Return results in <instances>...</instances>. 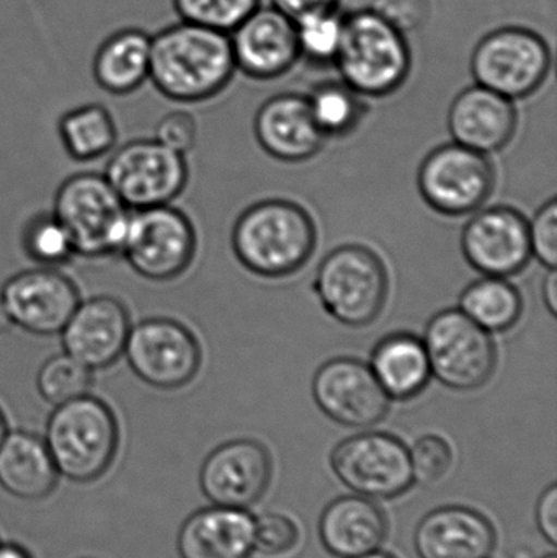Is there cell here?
<instances>
[{"label":"cell","mask_w":557,"mask_h":558,"mask_svg":"<svg viewBox=\"0 0 557 558\" xmlns=\"http://www.w3.org/2000/svg\"><path fill=\"white\" fill-rule=\"evenodd\" d=\"M229 39L235 69L258 81L287 74L300 58L296 26L275 7H257L229 33Z\"/></svg>","instance_id":"cell-19"},{"label":"cell","mask_w":557,"mask_h":558,"mask_svg":"<svg viewBox=\"0 0 557 558\" xmlns=\"http://www.w3.org/2000/svg\"><path fill=\"white\" fill-rule=\"evenodd\" d=\"M0 558H32L23 547L16 544H0Z\"/></svg>","instance_id":"cell-43"},{"label":"cell","mask_w":557,"mask_h":558,"mask_svg":"<svg viewBox=\"0 0 557 558\" xmlns=\"http://www.w3.org/2000/svg\"><path fill=\"white\" fill-rule=\"evenodd\" d=\"M360 97L343 82H326L307 95L311 114L326 140L349 136L362 124L366 108Z\"/></svg>","instance_id":"cell-30"},{"label":"cell","mask_w":557,"mask_h":558,"mask_svg":"<svg viewBox=\"0 0 557 558\" xmlns=\"http://www.w3.org/2000/svg\"><path fill=\"white\" fill-rule=\"evenodd\" d=\"M461 251L484 277L519 275L533 257L529 219L509 206L481 209L463 228Z\"/></svg>","instance_id":"cell-16"},{"label":"cell","mask_w":557,"mask_h":558,"mask_svg":"<svg viewBox=\"0 0 557 558\" xmlns=\"http://www.w3.org/2000/svg\"><path fill=\"white\" fill-rule=\"evenodd\" d=\"M460 311L489 333H500L522 317L523 299L509 279L483 275L461 292Z\"/></svg>","instance_id":"cell-29"},{"label":"cell","mask_w":557,"mask_h":558,"mask_svg":"<svg viewBox=\"0 0 557 558\" xmlns=\"http://www.w3.org/2000/svg\"><path fill=\"white\" fill-rule=\"evenodd\" d=\"M105 179L131 209L170 205L189 182L185 156L154 140H136L114 150Z\"/></svg>","instance_id":"cell-11"},{"label":"cell","mask_w":557,"mask_h":558,"mask_svg":"<svg viewBox=\"0 0 557 558\" xmlns=\"http://www.w3.org/2000/svg\"><path fill=\"white\" fill-rule=\"evenodd\" d=\"M545 558H556V556H549V557H545Z\"/></svg>","instance_id":"cell-48"},{"label":"cell","mask_w":557,"mask_h":558,"mask_svg":"<svg viewBox=\"0 0 557 558\" xmlns=\"http://www.w3.org/2000/svg\"><path fill=\"white\" fill-rule=\"evenodd\" d=\"M43 439L59 475L85 484L97 481L110 468L120 429L113 410L87 393L55 407Z\"/></svg>","instance_id":"cell-4"},{"label":"cell","mask_w":557,"mask_h":558,"mask_svg":"<svg viewBox=\"0 0 557 558\" xmlns=\"http://www.w3.org/2000/svg\"><path fill=\"white\" fill-rule=\"evenodd\" d=\"M234 71L229 33L182 20L150 36L149 81L169 100H209L228 87Z\"/></svg>","instance_id":"cell-1"},{"label":"cell","mask_w":557,"mask_h":558,"mask_svg":"<svg viewBox=\"0 0 557 558\" xmlns=\"http://www.w3.org/2000/svg\"><path fill=\"white\" fill-rule=\"evenodd\" d=\"M150 35L140 28L111 33L95 51L92 74L101 90L124 97L149 81Z\"/></svg>","instance_id":"cell-26"},{"label":"cell","mask_w":557,"mask_h":558,"mask_svg":"<svg viewBox=\"0 0 557 558\" xmlns=\"http://www.w3.org/2000/svg\"><path fill=\"white\" fill-rule=\"evenodd\" d=\"M517 124L513 100L477 84L461 92L448 111V130L455 143L481 154L509 146Z\"/></svg>","instance_id":"cell-20"},{"label":"cell","mask_w":557,"mask_h":558,"mask_svg":"<svg viewBox=\"0 0 557 558\" xmlns=\"http://www.w3.org/2000/svg\"><path fill=\"white\" fill-rule=\"evenodd\" d=\"M183 22L231 33L244 22L261 0H172Z\"/></svg>","instance_id":"cell-34"},{"label":"cell","mask_w":557,"mask_h":558,"mask_svg":"<svg viewBox=\"0 0 557 558\" xmlns=\"http://www.w3.org/2000/svg\"><path fill=\"white\" fill-rule=\"evenodd\" d=\"M512 558H533L532 550L525 549H517L516 553L512 554Z\"/></svg>","instance_id":"cell-46"},{"label":"cell","mask_w":557,"mask_h":558,"mask_svg":"<svg viewBox=\"0 0 557 558\" xmlns=\"http://www.w3.org/2000/svg\"><path fill=\"white\" fill-rule=\"evenodd\" d=\"M131 327L130 312L120 299L95 295L78 302L59 333L62 350L88 369H107L123 357Z\"/></svg>","instance_id":"cell-18"},{"label":"cell","mask_w":557,"mask_h":558,"mask_svg":"<svg viewBox=\"0 0 557 558\" xmlns=\"http://www.w3.org/2000/svg\"><path fill=\"white\" fill-rule=\"evenodd\" d=\"M332 469L347 487L373 500L399 497L414 482L408 448L386 433H363L340 442Z\"/></svg>","instance_id":"cell-13"},{"label":"cell","mask_w":557,"mask_h":558,"mask_svg":"<svg viewBox=\"0 0 557 558\" xmlns=\"http://www.w3.org/2000/svg\"><path fill=\"white\" fill-rule=\"evenodd\" d=\"M320 539L332 556L356 558L376 553L388 531L385 514L363 497L332 501L320 518Z\"/></svg>","instance_id":"cell-24"},{"label":"cell","mask_w":557,"mask_h":558,"mask_svg":"<svg viewBox=\"0 0 557 558\" xmlns=\"http://www.w3.org/2000/svg\"><path fill=\"white\" fill-rule=\"evenodd\" d=\"M254 130L262 149L283 162L313 159L326 143L306 95L280 94L265 101L255 114Z\"/></svg>","instance_id":"cell-21"},{"label":"cell","mask_w":557,"mask_h":558,"mask_svg":"<svg viewBox=\"0 0 557 558\" xmlns=\"http://www.w3.org/2000/svg\"><path fill=\"white\" fill-rule=\"evenodd\" d=\"M0 301L13 325L38 335H59L81 302V292L58 268L20 271L3 282Z\"/></svg>","instance_id":"cell-14"},{"label":"cell","mask_w":557,"mask_h":558,"mask_svg":"<svg viewBox=\"0 0 557 558\" xmlns=\"http://www.w3.org/2000/svg\"><path fill=\"white\" fill-rule=\"evenodd\" d=\"M92 384L94 371L64 351L48 357L36 374V389L41 399L52 407L87 396Z\"/></svg>","instance_id":"cell-31"},{"label":"cell","mask_w":557,"mask_h":558,"mask_svg":"<svg viewBox=\"0 0 557 558\" xmlns=\"http://www.w3.org/2000/svg\"><path fill=\"white\" fill-rule=\"evenodd\" d=\"M313 396L330 420L349 428L375 426L391 403L370 364L349 356L334 357L317 369Z\"/></svg>","instance_id":"cell-15"},{"label":"cell","mask_w":557,"mask_h":558,"mask_svg":"<svg viewBox=\"0 0 557 558\" xmlns=\"http://www.w3.org/2000/svg\"><path fill=\"white\" fill-rule=\"evenodd\" d=\"M300 56L329 64L336 59L343 32V16L337 10L311 13L294 22Z\"/></svg>","instance_id":"cell-33"},{"label":"cell","mask_w":557,"mask_h":558,"mask_svg":"<svg viewBox=\"0 0 557 558\" xmlns=\"http://www.w3.org/2000/svg\"><path fill=\"white\" fill-rule=\"evenodd\" d=\"M346 85L359 95L386 97L404 84L411 51L404 33L372 9L343 16L342 39L334 59Z\"/></svg>","instance_id":"cell-3"},{"label":"cell","mask_w":557,"mask_h":558,"mask_svg":"<svg viewBox=\"0 0 557 558\" xmlns=\"http://www.w3.org/2000/svg\"><path fill=\"white\" fill-rule=\"evenodd\" d=\"M536 521L546 541L557 544V487L553 485L540 498Z\"/></svg>","instance_id":"cell-40"},{"label":"cell","mask_w":557,"mask_h":558,"mask_svg":"<svg viewBox=\"0 0 557 558\" xmlns=\"http://www.w3.org/2000/svg\"><path fill=\"white\" fill-rule=\"evenodd\" d=\"M356 558H395V557L388 556V554L372 553V554H368V556L356 557Z\"/></svg>","instance_id":"cell-47"},{"label":"cell","mask_w":557,"mask_h":558,"mask_svg":"<svg viewBox=\"0 0 557 558\" xmlns=\"http://www.w3.org/2000/svg\"><path fill=\"white\" fill-rule=\"evenodd\" d=\"M530 245L533 257L546 268L557 265V199H549L529 221Z\"/></svg>","instance_id":"cell-37"},{"label":"cell","mask_w":557,"mask_h":558,"mask_svg":"<svg viewBox=\"0 0 557 558\" xmlns=\"http://www.w3.org/2000/svg\"><path fill=\"white\" fill-rule=\"evenodd\" d=\"M7 433H9V428H7V420L5 415H3L2 410H0V442L5 438Z\"/></svg>","instance_id":"cell-45"},{"label":"cell","mask_w":557,"mask_h":558,"mask_svg":"<svg viewBox=\"0 0 557 558\" xmlns=\"http://www.w3.org/2000/svg\"><path fill=\"white\" fill-rule=\"evenodd\" d=\"M271 478V458L261 442L235 439L216 448L203 462L199 485L216 507H252Z\"/></svg>","instance_id":"cell-17"},{"label":"cell","mask_w":557,"mask_h":558,"mask_svg":"<svg viewBox=\"0 0 557 558\" xmlns=\"http://www.w3.org/2000/svg\"><path fill=\"white\" fill-rule=\"evenodd\" d=\"M496 544L493 524L477 511L447 507L432 511L415 533L421 558H487Z\"/></svg>","instance_id":"cell-22"},{"label":"cell","mask_w":557,"mask_h":558,"mask_svg":"<svg viewBox=\"0 0 557 558\" xmlns=\"http://www.w3.org/2000/svg\"><path fill=\"white\" fill-rule=\"evenodd\" d=\"M409 454H411L412 477L425 487L440 482L453 464L450 445L437 435H427L419 439Z\"/></svg>","instance_id":"cell-35"},{"label":"cell","mask_w":557,"mask_h":558,"mask_svg":"<svg viewBox=\"0 0 557 558\" xmlns=\"http://www.w3.org/2000/svg\"><path fill=\"white\" fill-rule=\"evenodd\" d=\"M12 327V320H10L9 314H7L5 307H3L2 301H0V338L9 333Z\"/></svg>","instance_id":"cell-44"},{"label":"cell","mask_w":557,"mask_h":558,"mask_svg":"<svg viewBox=\"0 0 557 558\" xmlns=\"http://www.w3.org/2000/svg\"><path fill=\"white\" fill-rule=\"evenodd\" d=\"M52 215L64 226L75 255L104 258L120 255L131 209L104 173L82 172L59 185Z\"/></svg>","instance_id":"cell-6"},{"label":"cell","mask_w":557,"mask_h":558,"mask_svg":"<svg viewBox=\"0 0 557 558\" xmlns=\"http://www.w3.org/2000/svg\"><path fill=\"white\" fill-rule=\"evenodd\" d=\"M543 299H545L546 307L552 312V315L557 314V274L556 268H549L546 275L545 282H543Z\"/></svg>","instance_id":"cell-42"},{"label":"cell","mask_w":557,"mask_h":558,"mask_svg":"<svg viewBox=\"0 0 557 558\" xmlns=\"http://www.w3.org/2000/svg\"><path fill=\"white\" fill-rule=\"evenodd\" d=\"M496 182L493 162L486 154L458 143L432 150L419 170L422 198L445 216H467L489 198Z\"/></svg>","instance_id":"cell-12"},{"label":"cell","mask_w":557,"mask_h":558,"mask_svg":"<svg viewBox=\"0 0 557 558\" xmlns=\"http://www.w3.org/2000/svg\"><path fill=\"white\" fill-rule=\"evenodd\" d=\"M58 133L65 153L77 162H92L108 156L118 137L110 110L100 104L81 105L62 114Z\"/></svg>","instance_id":"cell-28"},{"label":"cell","mask_w":557,"mask_h":558,"mask_svg":"<svg viewBox=\"0 0 557 558\" xmlns=\"http://www.w3.org/2000/svg\"><path fill=\"white\" fill-rule=\"evenodd\" d=\"M296 524L281 514H265L254 523V547L264 556H283L298 544Z\"/></svg>","instance_id":"cell-36"},{"label":"cell","mask_w":557,"mask_h":558,"mask_svg":"<svg viewBox=\"0 0 557 558\" xmlns=\"http://www.w3.org/2000/svg\"><path fill=\"white\" fill-rule=\"evenodd\" d=\"M372 10L399 32H414L427 22L428 0H373Z\"/></svg>","instance_id":"cell-39"},{"label":"cell","mask_w":557,"mask_h":558,"mask_svg":"<svg viewBox=\"0 0 557 558\" xmlns=\"http://www.w3.org/2000/svg\"><path fill=\"white\" fill-rule=\"evenodd\" d=\"M314 292L327 314L339 324L366 327L382 315L388 301V268L365 245H340L317 267Z\"/></svg>","instance_id":"cell-5"},{"label":"cell","mask_w":557,"mask_h":558,"mask_svg":"<svg viewBox=\"0 0 557 558\" xmlns=\"http://www.w3.org/2000/svg\"><path fill=\"white\" fill-rule=\"evenodd\" d=\"M182 558H249L254 549V521L234 508H208L183 523L177 539Z\"/></svg>","instance_id":"cell-23"},{"label":"cell","mask_w":557,"mask_h":558,"mask_svg":"<svg viewBox=\"0 0 557 558\" xmlns=\"http://www.w3.org/2000/svg\"><path fill=\"white\" fill-rule=\"evenodd\" d=\"M370 367L389 399L395 400L414 399L432 379L424 340L409 331L383 338L373 350Z\"/></svg>","instance_id":"cell-27"},{"label":"cell","mask_w":557,"mask_h":558,"mask_svg":"<svg viewBox=\"0 0 557 558\" xmlns=\"http://www.w3.org/2000/svg\"><path fill=\"white\" fill-rule=\"evenodd\" d=\"M196 137H198V128H196L195 118L183 110L170 111L166 117L160 118L154 134V140L183 156L195 147Z\"/></svg>","instance_id":"cell-38"},{"label":"cell","mask_w":557,"mask_h":558,"mask_svg":"<svg viewBox=\"0 0 557 558\" xmlns=\"http://www.w3.org/2000/svg\"><path fill=\"white\" fill-rule=\"evenodd\" d=\"M22 247L26 257L38 267L58 268L75 257L74 244L68 231L52 213H41L26 222Z\"/></svg>","instance_id":"cell-32"},{"label":"cell","mask_w":557,"mask_h":558,"mask_svg":"<svg viewBox=\"0 0 557 558\" xmlns=\"http://www.w3.org/2000/svg\"><path fill=\"white\" fill-rule=\"evenodd\" d=\"M232 251L242 267L262 278H287L313 257L317 228L313 216L290 199L249 206L232 228Z\"/></svg>","instance_id":"cell-2"},{"label":"cell","mask_w":557,"mask_h":558,"mask_svg":"<svg viewBox=\"0 0 557 558\" xmlns=\"http://www.w3.org/2000/svg\"><path fill=\"white\" fill-rule=\"evenodd\" d=\"M275 9L280 10L284 15L290 16L293 22L311 15V13L337 10L339 0H271Z\"/></svg>","instance_id":"cell-41"},{"label":"cell","mask_w":557,"mask_h":558,"mask_svg":"<svg viewBox=\"0 0 557 558\" xmlns=\"http://www.w3.org/2000/svg\"><path fill=\"white\" fill-rule=\"evenodd\" d=\"M123 356L137 379L159 390L189 386L203 363L198 338L169 317L144 318L133 325Z\"/></svg>","instance_id":"cell-9"},{"label":"cell","mask_w":557,"mask_h":558,"mask_svg":"<svg viewBox=\"0 0 557 558\" xmlns=\"http://www.w3.org/2000/svg\"><path fill=\"white\" fill-rule=\"evenodd\" d=\"M432 376L453 390H476L494 376L497 350L489 331L474 324L460 308L438 312L422 338Z\"/></svg>","instance_id":"cell-8"},{"label":"cell","mask_w":557,"mask_h":558,"mask_svg":"<svg viewBox=\"0 0 557 558\" xmlns=\"http://www.w3.org/2000/svg\"><path fill=\"white\" fill-rule=\"evenodd\" d=\"M59 472L45 439L28 432L7 433L0 442V487L25 501L43 500L58 484Z\"/></svg>","instance_id":"cell-25"},{"label":"cell","mask_w":557,"mask_h":558,"mask_svg":"<svg viewBox=\"0 0 557 558\" xmlns=\"http://www.w3.org/2000/svg\"><path fill=\"white\" fill-rule=\"evenodd\" d=\"M552 51L532 29L506 26L484 36L471 58L477 85L516 100L535 94L548 77Z\"/></svg>","instance_id":"cell-10"},{"label":"cell","mask_w":557,"mask_h":558,"mask_svg":"<svg viewBox=\"0 0 557 558\" xmlns=\"http://www.w3.org/2000/svg\"><path fill=\"white\" fill-rule=\"evenodd\" d=\"M120 255L141 278L172 281L195 260V226L172 205L136 209L131 211Z\"/></svg>","instance_id":"cell-7"}]
</instances>
